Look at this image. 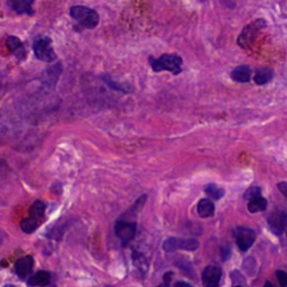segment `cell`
<instances>
[{"label":"cell","instance_id":"obj_1","mask_svg":"<svg viewBox=\"0 0 287 287\" xmlns=\"http://www.w3.org/2000/svg\"><path fill=\"white\" fill-rule=\"evenodd\" d=\"M182 57L176 54H164L158 59L149 57V64L155 72L169 71L178 75L182 72Z\"/></svg>","mask_w":287,"mask_h":287},{"label":"cell","instance_id":"obj_2","mask_svg":"<svg viewBox=\"0 0 287 287\" xmlns=\"http://www.w3.org/2000/svg\"><path fill=\"white\" fill-rule=\"evenodd\" d=\"M70 16L74 20H76L81 26L88 28V30L96 28L99 25L100 22L99 15H98L97 11L87 6L77 5L71 7V9H70Z\"/></svg>","mask_w":287,"mask_h":287},{"label":"cell","instance_id":"obj_3","mask_svg":"<svg viewBox=\"0 0 287 287\" xmlns=\"http://www.w3.org/2000/svg\"><path fill=\"white\" fill-rule=\"evenodd\" d=\"M265 27H266V22L261 18L253 20L252 23L248 24V25L246 26L243 31H241L239 36H238V39H237L238 45H239L241 48H245V50L251 47V45L255 43L258 34H259L260 31Z\"/></svg>","mask_w":287,"mask_h":287},{"label":"cell","instance_id":"obj_4","mask_svg":"<svg viewBox=\"0 0 287 287\" xmlns=\"http://www.w3.org/2000/svg\"><path fill=\"white\" fill-rule=\"evenodd\" d=\"M33 51L35 57L42 62L51 63L56 60L54 48L52 47V40L48 37H39L33 44Z\"/></svg>","mask_w":287,"mask_h":287},{"label":"cell","instance_id":"obj_5","mask_svg":"<svg viewBox=\"0 0 287 287\" xmlns=\"http://www.w3.org/2000/svg\"><path fill=\"white\" fill-rule=\"evenodd\" d=\"M163 248L166 252H173L179 249L194 251L199 248V243L195 239H179V238H169L164 241Z\"/></svg>","mask_w":287,"mask_h":287},{"label":"cell","instance_id":"obj_6","mask_svg":"<svg viewBox=\"0 0 287 287\" xmlns=\"http://www.w3.org/2000/svg\"><path fill=\"white\" fill-rule=\"evenodd\" d=\"M235 237L238 247L240 248V250H243V251H247L256 240L255 231L252 229L246 227L237 228L235 230Z\"/></svg>","mask_w":287,"mask_h":287},{"label":"cell","instance_id":"obj_7","mask_svg":"<svg viewBox=\"0 0 287 287\" xmlns=\"http://www.w3.org/2000/svg\"><path fill=\"white\" fill-rule=\"evenodd\" d=\"M222 277V270L219 266H208L202 273V283L204 287H218Z\"/></svg>","mask_w":287,"mask_h":287},{"label":"cell","instance_id":"obj_8","mask_svg":"<svg viewBox=\"0 0 287 287\" xmlns=\"http://www.w3.org/2000/svg\"><path fill=\"white\" fill-rule=\"evenodd\" d=\"M114 232H116V236L122 243L127 244L135 237V233H136V224L133 222H126V221H118L114 224Z\"/></svg>","mask_w":287,"mask_h":287},{"label":"cell","instance_id":"obj_9","mask_svg":"<svg viewBox=\"0 0 287 287\" xmlns=\"http://www.w3.org/2000/svg\"><path fill=\"white\" fill-rule=\"evenodd\" d=\"M7 48L9 50V52L13 54L16 59L18 60V62H24L27 57V53L25 47H24V44L22 43L18 37L16 36H8V38L6 40Z\"/></svg>","mask_w":287,"mask_h":287},{"label":"cell","instance_id":"obj_10","mask_svg":"<svg viewBox=\"0 0 287 287\" xmlns=\"http://www.w3.org/2000/svg\"><path fill=\"white\" fill-rule=\"evenodd\" d=\"M268 224L275 235H282L287 227V213L284 211L273 213L268 218Z\"/></svg>","mask_w":287,"mask_h":287},{"label":"cell","instance_id":"obj_11","mask_svg":"<svg viewBox=\"0 0 287 287\" xmlns=\"http://www.w3.org/2000/svg\"><path fill=\"white\" fill-rule=\"evenodd\" d=\"M34 1L35 0H8L7 3L16 14L33 16L34 15V9H33Z\"/></svg>","mask_w":287,"mask_h":287},{"label":"cell","instance_id":"obj_12","mask_svg":"<svg viewBox=\"0 0 287 287\" xmlns=\"http://www.w3.org/2000/svg\"><path fill=\"white\" fill-rule=\"evenodd\" d=\"M33 265H34V259H33L32 256L20 258L15 265L16 275H17L19 278H22V280H26L27 277H30V275L32 273Z\"/></svg>","mask_w":287,"mask_h":287},{"label":"cell","instance_id":"obj_13","mask_svg":"<svg viewBox=\"0 0 287 287\" xmlns=\"http://www.w3.org/2000/svg\"><path fill=\"white\" fill-rule=\"evenodd\" d=\"M231 79L239 83H247L251 79V69L248 65H239L232 70Z\"/></svg>","mask_w":287,"mask_h":287},{"label":"cell","instance_id":"obj_14","mask_svg":"<svg viewBox=\"0 0 287 287\" xmlns=\"http://www.w3.org/2000/svg\"><path fill=\"white\" fill-rule=\"evenodd\" d=\"M51 282V275L50 273L44 272V270H39L34 275L28 278V285L30 286H38V287H44L47 286Z\"/></svg>","mask_w":287,"mask_h":287},{"label":"cell","instance_id":"obj_15","mask_svg":"<svg viewBox=\"0 0 287 287\" xmlns=\"http://www.w3.org/2000/svg\"><path fill=\"white\" fill-rule=\"evenodd\" d=\"M274 77V71L270 68H260L258 69L255 76H253V81L258 85H264L269 83Z\"/></svg>","mask_w":287,"mask_h":287},{"label":"cell","instance_id":"obj_16","mask_svg":"<svg viewBox=\"0 0 287 287\" xmlns=\"http://www.w3.org/2000/svg\"><path fill=\"white\" fill-rule=\"evenodd\" d=\"M198 213L201 218H210L215 215V204L210 200L202 199L198 204Z\"/></svg>","mask_w":287,"mask_h":287},{"label":"cell","instance_id":"obj_17","mask_svg":"<svg viewBox=\"0 0 287 287\" xmlns=\"http://www.w3.org/2000/svg\"><path fill=\"white\" fill-rule=\"evenodd\" d=\"M266 209H267V200L261 198V196L253 200H250L248 203V210L250 213H258L265 211Z\"/></svg>","mask_w":287,"mask_h":287},{"label":"cell","instance_id":"obj_18","mask_svg":"<svg viewBox=\"0 0 287 287\" xmlns=\"http://www.w3.org/2000/svg\"><path fill=\"white\" fill-rule=\"evenodd\" d=\"M39 227V220L35 218H30L24 219L20 223V228L25 233H33L37 230V228Z\"/></svg>","mask_w":287,"mask_h":287},{"label":"cell","instance_id":"obj_19","mask_svg":"<svg viewBox=\"0 0 287 287\" xmlns=\"http://www.w3.org/2000/svg\"><path fill=\"white\" fill-rule=\"evenodd\" d=\"M44 212H45V204L42 202V201H35V202L33 203V206L31 207L30 216L39 220L44 215Z\"/></svg>","mask_w":287,"mask_h":287},{"label":"cell","instance_id":"obj_20","mask_svg":"<svg viewBox=\"0 0 287 287\" xmlns=\"http://www.w3.org/2000/svg\"><path fill=\"white\" fill-rule=\"evenodd\" d=\"M206 192L209 196H211V198L215 200H220L221 198H223V195H224V190H222V188L213 183L209 184V185L206 187Z\"/></svg>","mask_w":287,"mask_h":287},{"label":"cell","instance_id":"obj_21","mask_svg":"<svg viewBox=\"0 0 287 287\" xmlns=\"http://www.w3.org/2000/svg\"><path fill=\"white\" fill-rule=\"evenodd\" d=\"M133 258H134L135 265L137 266V268L139 270H142V272H146L147 262H146L145 258H144V256L141 255V253H138V252L135 251L134 255H133Z\"/></svg>","mask_w":287,"mask_h":287},{"label":"cell","instance_id":"obj_22","mask_svg":"<svg viewBox=\"0 0 287 287\" xmlns=\"http://www.w3.org/2000/svg\"><path fill=\"white\" fill-rule=\"evenodd\" d=\"M259 196H261V190H260V187H258V186H251V187H249L247 191L245 192V195H244V198L246 200H253V199H256V198H259Z\"/></svg>","mask_w":287,"mask_h":287},{"label":"cell","instance_id":"obj_23","mask_svg":"<svg viewBox=\"0 0 287 287\" xmlns=\"http://www.w3.org/2000/svg\"><path fill=\"white\" fill-rule=\"evenodd\" d=\"M104 79H105V82L107 84L109 85L110 88L111 89H113V90H117V91H121V92H127V90H125V88H122L121 85H119V84H117V83H114V82L110 79L109 76H107V75H105L104 76Z\"/></svg>","mask_w":287,"mask_h":287},{"label":"cell","instance_id":"obj_24","mask_svg":"<svg viewBox=\"0 0 287 287\" xmlns=\"http://www.w3.org/2000/svg\"><path fill=\"white\" fill-rule=\"evenodd\" d=\"M276 276L281 287H287V273L283 272V270H277Z\"/></svg>","mask_w":287,"mask_h":287},{"label":"cell","instance_id":"obj_25","mask_svg":"<svg viewBox=\"0 0 287 287\" xmlns=\"http://www.w3.org/2000/svg\"><path fill=\"white\" fill-rule=\"evenodd\" d=\"M278 190L281 191V193L285 196V199L287 200V183L286 182H280L277 184Z\"/></svg>","mask_w":287,"mask_h":287},{"label":"cell","instance_id":"obj_26","mask_svg":"<svg viewBox=\"0 0 287 287\" xmlns=\"http://www.w3.org/2000/svg\"><path fill=\"white\" fill-rule=\"evenodd\" d=\"M221 253H222V260H227L230 258V255H231V250L229 247H224L222 248V250H221Z\"/></svg>","mask_w":287,"mask_h":287},{"label":"cell","instance_id":"obj_27","mask_svg":"<svg viewBox=\"0 0 287 287\" xmlns=\"http://www.w3.org/2000/svg\"><path fill=\"white\" fill-rule=\"evenodd\" d=\"M172 277H173V273H170V272L166 273L165 275H164V277H163L164 283H166V284H170Z\"/></svg>","mask_w":287,"mask_h":287},{"label":"cell","instance_id":"obj_28","mask_svg":"<svg viewBox=\"0 0 287 287\" xmlns=\"http://www.w3.org/2000/svg\"><path fill=\"white\" fill-rule=\"evenodd\" d=\"M174 287H193V286L190 285L186 282H179V283H176Z\"/></svg>","mask_w":287,"mask_h":287},{"label":"cell","instance_id":"obj_29","mask_svg":"<svg viewBox=\"0 0 287 287\" xmlns=\"http://www.w3.org/2000/svg\"><path fill=\"white\" fill-rule=\"evenodd\" d=\"M264 287H274V286H273V284H272V283H270V282H266Z\"/></svg>","mask_w":287,"mask_h":287},{"label":"cell","instance_id":"obj_30","mask_svg":"<svg viewBox=\"0 0 287 287\" xmlns=\"http://www.w3.org/2000/svg\"><path fill=\"white\" fill-rule=\"evenodd\" d=\"M157 287H170V286H169V284H166V283H164V284L159 285V286H157Z\"/></svg>","mask_w":287,"mask_h":287},{"label":"cell","instance_id":"obj_31","mask_svg":"<svg viewBox=\"0 0 287 287\" xmlns=\"http://www.w3.org/2000/svg\"><path fill=\"white\" fill-rule=\"evenodd\" d=\"M5 287H15V286L14 285H6Z\"/></svg>","mask_w":287,"mask_h":287},{"label":"cell","instance_id":"obj_32","mask_svg":"<svg viewBox=\"0 0 287 287\" xmlns=\"http://www.w3.org/2000/svg\"><path fill=\"white\" fill-rule=\"evenodd\" d=\"M235 287H243V286H235Z\"/></svg>","mask_w":287,"mask_h":287}]
</instances>
